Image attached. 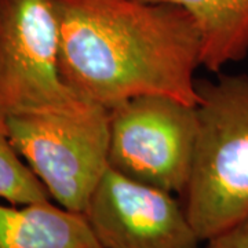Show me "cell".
I'll return each mask as SVG.
<instances>
[{
  "mask_svg": "<svg viewBox=\"0 0 248 248\" xmlns=\"http://www.w3.org/2000/svg\"><path fill=\"white\" fill-rule=\"evenodd\" d=\"M51 3L60 75L76 97L107 109L151 94L199 104L202 40L187 11L142 0Z\"/></svg>",
  "mask_w": 248,
  "mask_h": 248,
  "instance_id": "6da1fadb",
  "label": "cell"
},
{
  "mask_svg": "<svg viewBox=\"0 0 248 248\" xmlns=\"http://www.w3.org/2000/svg\"><path fill=\"white\" fill-rule=\"evenodd\" d=\"M197 140L185 210L213 239L248 215V73L197 80Z\"/></svg>",
  "mask_w": 248,
  "mask_h": 248,
  "instance_id": "7a4b0ae2",
  "label": "cell"
},
{
  "mask_svg": "<svg viewBox=\"0 0 248 248\" xmlns=\"http://www.w3.org/2000/svg\"><path fill=\"white\" fill-rule=\"evenodd\" d=\"M109 109L90 104L75 112L11 117L14 148L54 202L84 214L109 169Z\"/></svg>",
  "mask_w": 248,
  "mask_h": 248,
  "instance_id": "3957f363",
  "label": "cell"
},
{
  "mask_svg": "<svg viewBox=\"0 0 248 248\" xmlns=\"http://www.w3.org/2000/svg\"><path fill=\"white\" fill-rule=\"evenodd\" d=\"M90 105L63 83L51 0H0V130L11 117Z\"/></svg>",
  "mask_w": 248,
  "mask_h": 248,
  "instance_id": "277c9868",
  "label": "cell"
},
{
  "mask_svg": "<svg viewBox=\"0 0 248 248\" xmlns=\"http://www.w3.org/2000/svg\"><path fill=\"white\" fill-rule=\"evenodd\" d=\"M109 112V169L184 196L195 159L196 107L151 94L130 98Z\"/></svg>",
  "mask_w": 248,
  "mask_h": 248,
  "instance_id": "5b68a950",
  "label": "cell"
},
{
  "mask_svg": "<svg viewBox=\"0 0 248 248\" xmlns=\"http://www.w3.org/2000/svg\"><path fill=\"white\" fill-rule=\"evenodd\" d=\"M104 248H203L172 193L108 169L84 211Z\"/></svg>",
  "mask_w": 248,
  "mask_h": 248,
  "instance_id": "8992f818",
  "label": "cell"
},
{
  "mask_svg": "<svg viewBox=\"0 0 248 248\" xmlns=\"http://www.w3.org/2000/svg\"><path fill=\"white\" fill-rule=\"evenodd\" d=\"M0 248H104L84 214L51 200L24 205L0 202Z\"/></svg>",
  "mask_w": 248,
  "mask_h": 248,
  "instance_id": "52a82bcc",
  "label": "cell"
},
{
  "mask_svg": "<svg viewBox=\"0 0 248 248\" xmlns=\"http://www.w3.org/2000/svg\"><path fill=\"white\" fill-rule=\"evenodd\" d=\"M169 3L193 18L202 40V66L219 73L248 55V0H142Z\"/></svg>",
  "mask_w": 248,
  "mask_h": 248,
  "instance_id": "ba28073f",
  "label": "cell"
},
{
  "mask_svg": "<svg viewBox=\"0 0 248 248\" xmlns=\"http://www.w3.org/2000/svg\"><path fill=\"white\" fill-rule=\"evenodd\" d=\"M46 200L53 199L43 182L21 157L7 131L0 130V202L24 205Z\"/></svg>",
  "mask_w": 248,
  "mask_h": 248,
  "instance_id": "9c48e42d",
  "label": "cell"
},
{
  "mask_svg": "<svg viewBox=\"0 0 248 248\" xmlns=\"http://www.w3.org/2000/svg\"><path fill=\"white\" fill-rule=\"evenodd\" d=\"M205 248H248V215L205 241Z\"/></svg>",
  "mask_w": 248,
  "mask_h": 248,
  "instance_id": "30bf717a",
  "label": "cell"
}]
</instances>
